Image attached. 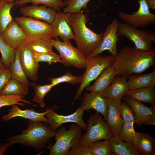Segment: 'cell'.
<instances>
[{
    "mask_svg": "<svg viewBox=\"0 0 155 155\" xmlns=\"http://www.w3.org/2000/svg\"><path fill=\"white\" fill-rule=\"evenodd\" d=\"M115 58L113 66L117 75L127 79L133 73H140L155 65V50L147 51L124 46Z\"/></svg>",
    "mask_w": 155,
    "mask_h": 155,
    "instance_id": "cell-1",
    "label": "cell"
},
{
    "mask_svg": "<svg viewBox=\"0 0 155 155\" xmlns=\"http://www.w3.org/2000/svg\"><path fill=\"white\" fill-rule=\"evenodd\" d=\"M88 20L83 11L70 13V23L74 34L77 48L86 57L92 52L100 43L102 33H96L88 28Z\"/></svg>",
    "mask_w": 155,
    "mask_h": 155,
    "instance_id": "cell-2",
    "label": "cell"
},
{
    "mask_svg": "<svg viewBox=\"0 0 155 155\" xmlns=\"http://www.w3.org/2000/svg\"><path fill=\"white\" fill-rule=\"evenodd\" d=\"M28 123L27 128L23 130L20 134L11 136L5 140L11 146L20 144L38 150L49 144L51 138L55 136L56 131L51 130L42 122L29 120Z\"/></svg>",
    "mask_w": 155,
    "mask_h": 155,
    "instance_id": "cell-3",
    "label": "cell"
},
{
    "mask_svg": "<svg viewBox=\"0 0 155 155\" xmlns=\"http://www.w3.org/2000/svg\"><path fill=\"white\" fill-rule=\"evenodd\" d=\"M82 129L76 124L70 125L67 130L62 127L56 131L55 144L50 146V155H67L71 147L80 140Z\"/></svg>",
    "mask_w": 155,
    "mask_h": 155,
    "instance_id": "cell-4",
    "label": "cell"
},
{
    "mask_svg": "<svg viewBox=\"0 0 155 155\" xmlns=\"http://www.w3.org/2000/svg\"><path fill=\"white\" fill-rule=\"evenodd\" d=\"M115 60L112 55L102 56L99 54L87 60L83 80L74 96V101L80 98L83 90L91 82L96 79L105 69L113 65Z\"/></svg>",
    "mask_w": 155,
    "mask_h": 155,
    "instance_id": "cell-5",
    "label": "cell"
},
{
    "mask_svg": "<svg viewBox=\"0 0 155 155\" xmlns=\"http://www.w3.org/2000/svg\"><path fill=\"white\" fill-rule=\"evenodd\" d=\"M118 36H125L134 44L135 47L147 51L154 50L153 43L155 41L154 32L138 29L125 23L119 22Z\"/></svg>",
    "mask_w": 155,
    "mask_h": 155,
    "instance_id": "cell-6",
    "label": "cell"
},
{
    "mask_svg": "<svg viewBox=\"0 0 155 155\" xmlns=\"http://www.w3.org/2000/svg\"><path fill=\"white\" fill-rule=\"evenodd\" d=\"M104 121L99 113L96 112L91 115L88 121L86 132L82 135L80 141L89 146L97 141L109 140L114 135L110 127Z\"/></svg>",
    "mask_w": 155,
    "mask_h": 155,
    "instance_id": "cell-7",
    "label": "cell"
},
{
    "mask_svg": "<svg viewBox=\"0 0 155 155\" xmlns=\"http://www.w3.org/2000/svg\"><path fill=\"white\" fill-rule=\"evenodd\" d=\"M53 47L58 51L61 63L65 66H73L79 69L85 68L86 57L77 48L74 46L69 40L60 41L58 38L50 40Z\"/></svg>",
    "mask_w": 155,
    "mask_h": 155,
    "instance_id": "cell-8",
    "label": "cell"
},
{
    "mask_svg": "<svg viewBox=\"0 0 155 155\" xmlns=\"http://www.w3.org/2000/svg\"><path fill=\"white\" fill-rule=\"evenodd\" d=\"M14 19L29 40L37 38L50 40L55 38L52 27L47 22L23 16L16 17Z\"/></svg>",
    "mask_w": 155,
    "mask_h": 155,
    "instance_id": "cell-9",
    "label": "cell"
},
{
    "mask_svg": "<svg viewBox=\"0 0 155 155\" xmlns=\"http://www.w3.org/2000/svg\"><path fill=\"white\" fill-rule=\"evenodd\" d=\"M138 10L133 14H129L120 10L119 18L124 23L137 28H145L155 24V14L151 13L146 0H139Z\"/></svg>",
    "mask_w": 155,
    "mask_h": 155,
    "instance_id": "cell-10",
    "label": "cell"
},
{
    "mask_svg": "<svg viewBox=\"0 0 155 155\" xmlns=\"http://www.w3.org/2000/svg\"><path fill=\"white\" fill-rule=\"evenodd\" d=\"M118 23L117 19L114 18L110 24H107L102 33L100 43L92 52L86 56L87 60L106 50L108 51L115 57L117 55L118 52L117 43L119 40L117 35Z\"/></svg>",
    "mask_w": 155,
    "mask_h": 155,
    "instance_id": "cell-11",
    "label": "cell"
},
{
    "mask_svg": "<svg viewBox=\"0 0 155 155\" xmlns=\"http://www.w3.org/2000/svg\"><path fill=\"white\" fill-rule=\"evenodd\" d=\"M16 50L18 52L20 64L27 77L33 81H36L40 65L34 58L30 41L28 40Z\"/></svg>",
    "mask_w": 155,
    "mask_h": 155,
    "instance_id": "cell-12",
    "label": "cell"
},
{
    "mask_svg": "<svg viewBox=\"0 0 155 155\" xmlns=\"http://www.w3.org/2000/svg\"><path fill=\"white\" fill-rule=\"evenodd\" d=\"M48 108V111L45 116L48 120V127L52 130L56 131L63 123L72 122L78 125L83 129L86 131L88 125L84 121L82 117L84 111L80 106L74 113L67 115H59L54 109Z\"/></svg>",
    "mask_w": 155,
    "mask_h": 155,
    "instance_id": "cell-13",
    "label": "cell"
},
{
    "mask_svg": "<svg viewBox=\"0 0 155 155\" xmlns=\"http://www.w3.org/2000/svg\"><path fill=\"white\" fill-rule=\"evenodd\" d=\"M120 109L122 125L118 136L123 141L132 142L135 134L134 128L135 119L134 113L127 103L122 102Z\"/></svg>",
    "mask_w": 155,
    "mask_h": 155,
    "instance_id": "cell-14",
    "label": "cell"
},
{
    "mask_svg": "<svg viewBox=\"0 0 155 155\" xmlns=\"http://www.w3.org/2000/svg\"><path fill=\"white\" fill-rule=\"evenodd\" d=\"M110 101L101 93L90 92L84 94L80 106L84 111L89 112L91 109L95 110L96 112L101 114L106 121Z\"/></svg>",
    "mask_w": 155,
    "mask_h": 155,
    "instance_id": "cell-15",
    "label": "cell"
},
{
    "mask_svg": "<svg viewBox=\"0 0 155 155\" xmlns=\"http://www.w3.org/2000/svg\"><path fill=\"white\" fill-rule=\"evenodd\" d=\"M70 13L57 12L55 19L51 24L53 28L55 38L58 36L63 41L74 38L70 23Z\"/></svg>",
    "mask_w": 155,
    "mask_h": 155,
    "instance_id": "cell-16",
    "label": "cell"
},
{
    "mask_svg": "<svg viewBox=\"0 0 155 155\" xmlns=\"http://www.w3.org/2000/svg\"><path fill=\"white\" fill-rule=\"evenodd\" d=\"M1 35L4 42L15 49L28 40L25 32L15 19L8 25Z\"/></svg>",
    "mask_w": 155,
    "mask_h": 155,
    "instance_id": "cell-17",
    "label": "cell"
},
{
    "mask_svg": "<svg viewBox=\"0 0 155 155\" xmlns=\"http://www.w3.org/2000/svg\"><path fill=\"white\" fill-rule=\"evenodd\" d=\"M20 11L23 16L42 20L50 24L53 21L57 13L55 9L48 8L46 5H34L22 7Z\"/></svg>",
    "mask_w": 155,
    "mask_h": 155,
    "instance_id": "cell-18",
    "label": "cell"
},
{
    "mask_svg": "<svg viewBox=\"0 0 155 155\" xmlns=\"http://www.w3.org/2000/svg\"><path fill=\"white\" fill-rule=\"evenodd\" d=\"M11 108L9 110V113L2 117L3 121H7L11 119L17 117H23L32 121H40L48 124V120L45 115L48 111V108L45 112L40 113L33 109L21 110L17 104L11 105Z\"/></svg>",
    "mask_w": 155,
    "mask_h": 155,
    "instance_id": "cell-19",
    "label": "cell"
},
{
    "mask_svg": "<svg viewBox=\"0 0 155 155\" xmlns=\"http://www.w3.org/2000/svg\"><path fill=\"white\" fill-rule=\"evenodd\" d=\"M122 98L120 97L110 100L107 110L106 121L115 136L118 135L122 127V119L120 107Z\"/></svg>",
    "mask_w": 155,
    "mask_h": 155,
    "instance_id": "cell-20",
    "label": "cell"
},
{
    "mask_svg": "<svg viewBox=\"0 0 155 155\" xmlns=\"http://www.w3.org/2000/svg\"><path fill=\"white\" fill-rule=\"evenodd\" d=\"M124 99L132 109L135 114V122L138 127L149 120L155 113V106L148 107L141 102L131 98L125 96Z\"/></svg>",
    "mask_w": 155,
    "mask_h": 155,
    "instance_id": "cell-21",
    "label": "cell"
},
{
    "mask_svg": "<svg viewBox=\"0 0 155 155\" xmlns=\"http://www.w3.org/2000/svg\"><path fill=\"white\" fill-rule=\"evenodd\" d=\"M132 143L140 155H155V139L148 134L135 132Z\"/></svg>",
    "mask_w": 155,
    "mask_h": 155,
    "instance_id": "cell-22",
    "label": "cell"
},
{
    "mask_svg": "<svg viewBox=\"0 0 155 155\" xmlns=\"http://www.w3.org/2000/svg\"><path fill=\"white\" fill-rule=\"evenodd\" d=\"M129 90L127 79L118 75L115 76L111 84L101 93L111 100L123 97Z\"/></svg>",
    "mask_w": 155,
    "mask_h": 155,
    "instance_id": "cell-23",
    "label": "cell"
},
{
    "mask_svg": "<svg viewBox=\"0 0 155 155\" xmlns=\"http://www.w3.org/2000/svg\"><path fill=\"white\" fill-rule=\"evenodd\" d=\"M117 75V73L114 67L112 65L108 67L102 71L92 85L85 88V90L101 93L111 84Z\"/></svg>",
    "mask_w": 155,
    "mask_h": 155,
    "instance_id": "cell-24",
    "label": "cell"
},
{
    "mask_svg": "<svg viewBox=\"0 0 155 155\" xmlns=\"http://www.w3.org/2000/svg\"><path fill=\"white\" fill-rule=\"evenodd\" d=\"M154 87H149L129 90L125 96L140 102L150 104L152 106L155 104Z\"/></svg>",
    "mask_w": 155,
    "mask_h": 155,
    "instance_id": "cell-25",
    "label": "cell"
},
{
    "mask_svg": "<svg viewBox=\"0 0 155 155\" xmlns=\"http://www.w3.org/2000/svg\"><path fill=\"white\" fill-rule=\"evenodd\" d=\"M128 79L127 83L129 90L154 87L155 69L150 73L139 75L132 74Z\"/></svg>",
    "mask_w": 155,
    "mask_h": 155,
    "instance_id": "cell-26",
    "label": "cell"
},
{
    "mask_svg": "<svg viewBox=\"0 0 155 155\" xmlns=\"http://www.w3.org/2000/svg\"><path fill=\"white\" fill-rule=\"evenodd\" d=\"M110 141L111 151L114 155H140L132 142H124L118 136L113 135Z\"/></svg>",
    "mask_w": 155,
    "mask_h": 155,
    "instance_id": "cell-27",
    "label": "cell"
},
{
    "mask_svg": "<svg viewBox=\"0 0 155 155\" xmlns=\"http://www.w3.org/2000/svg\"><path fill=\"white\" fill-rule=\"evenodd\" d=\"M29 87L11 78L2 90L1 94L25 96L28 94Z\"/></svg>",
    "mask_w": 155,
    "mask_h": 155,
    "instance_id": "cell-28",
    "label": "cell"
},
{
    "mask_svg": "<svg viewBox=\"0 0 155 155\" xmlns=\"http://www.w3.org/2000/svg\"><path fill=\"white\" fill-rule=\"evenodd\" d=\"M15 6L14 2H9L4 0L0 2V34L14 19L10 13L11 9Z\"/></svg>",
    "mask_w": 155,
    "mask_h": 155,
    "instance_id": "cell-29",
    "label": "cell"
},
{
    "mask_svg": "<svg viewBox=\"0 0 155 155\" xmlns=\"http://www.w3.org/2000/svg\"><path fill=\"white\" fill-rule=\"evenodd\" d=\"M16 57L14 62L9 67L11 78L15 80L23 85L29 87L30 83L28 79L20 64L18 52L16 50Z\"/></svg>",
    "mask_w": 155,
    "mask_h": 155,
    "instance_id": "cell-30",
    "label": "cell"
},
{
    "mask_svg": "<svg viewBox=\"0 0 155 155\" xmlns=\"http://www.w3.org/2000/svg\"><path fill=\"white\" fill-rule=\"evenodd\" d=\"M0 52L1 57L0 62L3 66L9 67L16 59V50L6 44L0 34Z\"/></svg>",
    "mask_w": 155,
    "mask_h": 155,
    "instance_id": "cell-31",
    "label": "cell"
},
{
    "mask_svg": "<svg viewBox=\"0 0 155 155\" xmlns=\"http://www.w3.org/2000/svg\"><path fill=\"white\" fill-rule=\"evenodd\" d=\"M28 3L36 5L43 4L55 9L57 12H60L61 9L67 5V1L62 0H18L14 2L15 6L17 7L24 5Z\"/></svg>",
    "mask_w": 155,
    "mask_h": 155,
    "instance_id": "cell-32",
    "label": "cell"
},
{
    "mask_svg": "<svg viewBox=\"0 0 155 155\" xmlns=\"http://www.w3.org/2000/svg\"><path fill=\"white\" fill-rule=\"evenodd\" d=\"M30 86L33 88L35 92L32 101L38 104L41 107L44 108L45 105L44 98L53 86L51 84L41 85L34 82L30 83Z\"/></svg>",
    "mask_w": 155,
    "mask_h": 155,
    "instance_id": "cell-33",
    "label": "cell"
},
{
    "mask_svg": "<svg viewBox=\"0 0 155 155\" xmlns=\"http://www.w3.org/2000/svg\"><path fill=\"white\" fill-rule=\"evenodd\" d=\"M90 155H113L109 140L97 141L89 145Z\"/></svg>",
    "mask_w": 155,
    "mask_h": 155,
    "instance_id": "cell-34",
    "label": "cell"
},
{
    "mask_svg": "<svg viewBox=\"0 0 155 155\" xmlns=\"http://www.w3.org/2000/svg\"><path fill=\"white\" fill-rule=\"evenodd\" d=\"M24 96L16 95H0V108L5 106L17 104L22 106H25L24 103L33 105L29 101L24 99Z\"/></svg>",
    "mask_w": 155,
    "mask_h": 155,
    "instance_id": "cell-35",
    "label": "cell"
},
{
    "mask_svg": "<svg viewBox=\"0 0 155 155\" xmlns=\"http://www.w3.org/2000/svg\"><path fill=\"white\" fill-rule=\"evenodd\" d=\"M84 76L83 74L79 76L73 75L69 71H67L62 76L57 78H49V80L53 86L59 84L67 82L72 85L81 84Z\"/></svg>",
    "mask_w": 155,
    "mask_h": 155,
    "instance_id": "cell-36",
    "label": "cell"
},
{
    "mask_svg": "<svg viewBox=\"0 0 155 155\" xmlns=\"http://www.w3.org/2000/svg\"><path fill=\"white\" fill-rule=\"evenodd\" d=\"M30 41L31 48L34 52L38 53L54 52L50 40L37 38Z\"/></svg>",
    "mask_w": 155,
    "mask_h": 155,
    "instance_id": "cell-37",
    "label": "cell"
},
{
    "mask_svg": "<svg viewBox=\"0 0 155 155\" xmlns=\"http://www.w3.org/2000/svg\"><path fill=\"white\" fill-rule=\"evenodd\" d=\"M90 0H70L67 1V5L63 9L64 13H76L80 12L83 8L87 7Z\"/></svg>",
    "mask_w": 155,
    "mask_h": 155,
    "instance_id": "cell-38",
    "label": "cell"
},
{
    "mask_svg": "<svg viewBox=\"0 0 155 155\" xmlns=\"http://www.w3.org/2000/svg\"><path fill=\"white\" fill-rule=\"evenodd\" d=\"M33 55L36 61L39 62H46L51 65L53 63H61L59 55L55 52L52 53H38L33 52Z\"/></svg>",
    "mask_w": 155,
    "mask_h": 155,
    "instance_id": "cell-39",
    "label": "cell"
},
{
    "mask_svg": "<svg viewBox=\"0 0 155 155\" xmlns=\"http://www.w3.org/2000/svg\"><path fill=\"white\" fill-rule=\"evenodd\" d=\"M67 155H90L89 146L83 143L80 140L71 147Z\"/></svg>",
    "mask_w": 155,
    "mask_h": 155,
    "instance_id": "cell-40",
    "label": "cell"
},
{
    "mask_svg": "<svg viewBox=\"0 0 155 155\" xmlns=\"http://www.w3.org/2000/svg\"><path fill=\"white\" fill-rule=\"evenodd\" d=\"M1 71L0 74V95L1 92L8 81L11 78V75L9 67L3 65L0 67Z\"/></svg>",
    "mask_w": 155,
    "mask_h": 155,
    "instance_id": "cell-41",
    "label": "cell"
},
{
    "mask_svg": "<svg viewBox=\"0 0 155 155\" xmlns=\"http://www.w3.org/2000/svg\"><path fill=\"white\" fill-rule=\"evenodd\" d=\"M10 146L8 142L5 143L1 144L0 145V155L4 154L7 148Z\"/></svg>",
    "mask_w": 155,
    "mask_h": 155,
    "instance_id": "cell-42",
    "label": "cell"
},
{
    "mask_svg": "<svg viewBox=\"0 0 155 155\" xmlns=\"http://www.w3.org/2000/svg\"><path fill=\"white\" fill-rule=\"evenodd\" d=\"M144 125H155V113L153 114L151 118L144 123Z\"/></svg>",
    "mask_w": 155,
    "mask_h": 155,
    "instance_id": "cell-43",
    "label": "cell"
},
{
    "mask_svg": "<svg viewBox=\"0 0 155 155\" xmlns=\"http://www.w3.org/2000/svg\"><path fill=\"white\" fill-rule=\"evenodd\" d=\"M149 8L154 10L155 9V0H146Z\"/></svg>",
    "mask_w": 155,
    "mask_h": 155,
    "instance_id": "cell-44",
    "label": "cell"
},
{
    "mask_svg": "<svg viewBox=\"0 0 155 155\" xmlns=\"http://www.w3.org/2000/svg\"><path fill=\"white\" fill-rule=\"evenodd\" d=\"M6 1L9 2H13L14 1L16 0H4Z\"/></svg>",
    "mask_w": 155,
    "mask_h": 155,
    "instance_id": "cell-45",
    "label": "cell"
},
{
    "mask_svg": "<svg viewBox=\"0 0 155 155\" xmlns=\"http://www.w3.org/2000/svg\"><path fill=\"white\" fill-rule=\"evenodd\" d=\"M2 65H3L1 64L0 62V67H1L2 66Z\"/></svg>",
    "mask_w": 155,
    "mask_h": 155,
    "instance_id": "cell-46",
    "label": "cell"
},
{
    "mask_svg": "<svg viewBox=\"0 0 155 155\" xmlns=\"http://www.w3.org/2000/svg\"><path fill=\"white\" fill-rule=\"evenodd\" d=\"M63 0L64 1H69L70 0Z\"/></svg>",
    "mask_w": 155,
    "mask_h": 155,
    "instance_id": "cell-47",
    "label": "cell"
},
{
    "mask_svg": "<svg viewBox=\"0 0 155 155\" xmlns=\"http://www.w3.org/2000/svg\"><path fill=\"white\" fill-rule=\"evenodd\" d=\"M1 67H0V74L1 73Z\"/></svg>",
    "mask_w": 155,
    "mask_h": 155,
    "instance_id": "cell-48",
    "label": "cell"
},
{
    "mask_svg": "<svg viewBox=\"0 0 155 155\" xmlns=\"http://www.w3.org/2000/svg\"><path fill=\"white\" fill-rule=\"evenodd\" d=\"M1 0H0V1H1Z\"/></svg>",
    "mask_w": 155,
    "mask_h": 155,
    "instance_id": "cell-49",
    "label": "cell"
}]
</instances>
